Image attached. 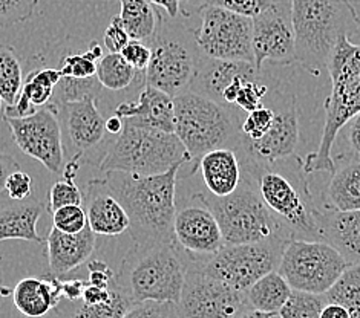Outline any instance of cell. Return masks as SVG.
<instances>
[{
    "label": "cell",
    "mask_w": 360,
    "mask_h": 318,
    "mask_svg": "<svg viewBox=\"0 0 360 318\" xmlns=\"http://www.w3.org/2000/svg\"><path fill=\"white\" fill-rule=\"evenodd\" d=\"M150 62L146 69V84L170 97L188 91L202 54L193 37L186 34L158 32L150 43Z\"/></svg>",
    "instance_id": "11"
},
{
    "label": "cell",
    "mask_w": 360,
    "mask_h": 318,
    "mask_svg": "<svg viewBox=\"0 0 360 318\" xmlns=\"http://www.w3.org/2000/svg\"><path fill=\"white\" fill-rule=\"evenodd\" d=\"M255 66L264 69L265 63L288 66L296 63V37L293 27V2H274L253 19Z\"/></svg>",
    "instance_id": "16"
},
{
    "label": "cell",
    "mask_w": 360,
    "mask_h": 318,
    "mask_svg": "<svg viewBox=\"0 0 360 318\" xmlns=\"http://www.w3.org/2000/svg\"><path fill=\"white\" fill-rule=\"evenodd\" d=\"M179 162L186 164V149L175 133L124 119L123 132L109 145L98 166L103 173L124 171L149 176L165 173Z\"/></svg>",
    "instance_id": "8"
},
{
    "label": "cell",
    "mask_w": 360,
    "mask_h": 318,
    "mask_svg": "<svg viewBox=\"0 0 360 318\" xmlns=\"http://www.w3.org/2000/svg\"><path fill=\"white\" fill-rule=\"evenodd\" d=\"M62 77H71V79H92L97 75V62L84 54H70L65 55L60 66Z\"/></svg>",
    "instance_id": "40"
},
{
    "label": "cell",
    "mask_w": 360,
    "mask_h": 318,
    "mask_svg": "<svg viewBox=\"0 0 360 318\" xmlns=\"http://www.w3.org/2000/svg\"><path fill=\"white\" fill-rule=\"evenodd\" d=\"M153 6L162 8L167 13L169 17H175L179 14V0H149Z\"/></svg>",
    "instance_id": "53"
},
{
    "label": "cell",
    "mask_w": 360,
    "mask_h": 318,
    "mask_svg": "<svg viewBox=\"0 0 360 318\" xmlns=\"http://www.w3.org/2000/svg\"><path fill=\"white\" fill-rule=\"evenodd\" d=\"M340 133H345L344 138L345 144L348 145L347 150L349 157L360 158V112L349 119L340 131Z\"/></svg>",
    "instance_id": "47"
},
{
    "label": "cell",
    "mask_w": 360,
    "mask_h": 318,
    "mask_svg": "<svg viewBox=\"0 0 360 318\" xmlns=\"http://www.w3.org/2000/svg\"><path fill=\"white\" fill-rule=\"evenodd\" d=\"M13 138L25 154L36 159L51 173H63V136L57 105H46L28 117L6 118Z\"/></svg>",
    "instance_id": "14"
},
{
    "label": "cell",
    "mask_w": 360,
    "mask_h": 318,
    "mask_svg": "<svg viewBox=\"0 0 360 318\" xmlns=\"http://www.w3.org/2000/svg\"><path fill=\"white\" fill-rule=\"evenodd\" d=\"M115 114L134 124L175 133V102L166 92L146 84L136 102H122Z\"/></svg>",
    "instance_id": "20"
},
{
    "label": "cell",
    "mask_w": 360,
    "mask_h": 318,
    "mask_svg": "<svg viewBox=\"0 0 360 318\" xmlns=\"http://www.w3.org/2000/svg\"><path fill=\"white\" fill-rule=\"evenodd\" d=\"M316 220L321 240L336 248L348 265L360 263V210L334 211L317 208Z\"/></svg>",
    "instance_id": "21"
},
{
    "label": "cell",
    "mask_w": 360,
    "mask_h": 318,
    "mask_svg": "<svg viewBox=\"0 0 360 318\" xmlns=\"http://www.w3.org/2000/svg\"><path fill=\"white\" fill-rule=\"evenodd\" d=\"M325 194V208L334 211L360 210V159H348L336 167Z\"/></svg>",
    "instance_id": "28"
},
{
    "label": "cell",
    "mask_w": 360,
    "mask_h": 318,
    "mask_svg": "<svg viewBox=\"0 0 360 318\" xmlns=\"http://www.w3.org/2000/svg\"><path fill=\"white\" fill-rule=\"evenodd\" d=\"M288 240L224 245L204 262H193L200 268L236 291L245 292L256 281L276 271Z\"/></svg>",
    "instance_id": "10"
},
{
    "label": "cell",
    "mask_w": 360,
    "mask_h": 318,
    "mask_svg": "<svg viewBox=\"0 0 360 318\" xmlns=\"http://www.w3.org/2000/svg\"><path fill=\"white\" fill-rule=\"evenodd\" d=\"M86 193L88 225L94 233L97 236H118L129 231V216L101 179H92Z\"/></svg>",
    "instance_id": "22"
},
{
    "label": "cell",
    "mask_w": 360,
    "mask_h": 318,
    "mask_svg": "<svg viewBox=\"0 0 360 318\" xmlns=\"http://www.w3.org/2000/svg\"><path fill=\"white\" fill-rule=\"evenodd\" d=\"M2 109H4V100L0 97V112H2Z\"/></svg>",
    "instance_id": "58"
},
{
    "label": "cell",
    "mask_w": 360,
    "mask_h": 318,
    "mask_svg": "<svg viewBox=\"0 0 360 318\" xmlns=\"http://www.w3.org/2000/svg\"><path fill=\"white\" fill-rule=\"evenodd\" d=\"M120 54L124 57L126 62L129 63L134 69L146 71L150 62L152 51H150V46L146 45V43L131 40Z\"/></svg>",
    "instance_id": "44"
},
{
    "label": "cell",
    "mask_w": 360,
    "mask_h": 318,
    "mask_svg": "<svg viewBox=\"0 0 360 318\" xmlns=\"http://www.w3.org/2000/svg\"><path fill=\"white\" fill-rule=\"evenodd\" d=\"M112 296V286L110 288H100L96 285H91L88 283L86 288L83 291V296H82V302L86 303V305H100V303H105Z\"/></svg>",
    "instance_id": "48"
},
{
    "label": "cell",
    "mask_w": 360,
    "mask_h": 318,
    "mask_svg": "<svg viewBox=\"0 0 360 318\" xmlns=\"http://www.w3.org/2000/svg\"><path fill=\"white\" fill-rule=\"evenodd\" d=\"M243 176L256 187L265 207L295 239L321 240L316 205L308 187L304 159L241 166Z\"/></svg>",
    "instance_id": "2"
},
{
    "label": "cell",
    "mask_w": 360,
    "mask_h": 318,
    "mask_svg": "<svg viewBox=\"0 0 360 318\" xmlns=\"http://www.w3.org/2000/svg\"><path fill=\"white\" fill-rule=\"evenodd\" d=\"M62 300V279L49 272L41 277H25L13 289L14 306L27 318H44Z\"/></svg>",
    "instance_id": "23"
},
{
    "label": "cell",
    "mask_w": 360,
    "mask_h": 318,
    "mask_svg": "<svg viewBox=\"0 0 360 318\" xmlns=\"http://www.w3.org/2000/svg\"><path fill=\"white\" fill-rule=\"evenodd\" d=\"M215 214L224 245H243L293 239L288 230L265 207L256 187L243 176L236 190L224 197L198 193Z\"/></svg>",
    "instance_id": "7"
},
{
    "label": "cell",
    "mask_w": 360,
    "mask_h": 318,
    "mask_svg": "<svg viewBox=\"0 0 360 318\" xmlns=\"http://www.w3.org/2000/svg\"><path fill=\"white\" fill-rule=\"evenodd\" d=\"M97 234L84 228L79 234H66L53 227L46 239L49 274L62 279L66 274L80 268L96 251Z\"/></svg>",
    "instance_id": "19"
},
{
    "label": "cell",
    "mask_w": 360,
    "mask_h": 318,
    "mask_svg": "<svg viewBox=\"0 0 360 318\" xmlns=\"http://www.w3.org/2000/svg\"><path fill=\"white\" fill-rule=\"evenodd\" d=\"M123 318H176V306L157 302L135 303Z\"/></svg>",
    "instance_id": "42"
},
{
    "label": "cell",
    "mask_w": 360,
    "mask_h": 318,
    "mask_svg": "<svg viewBox=\"0 0 360 318\" xmlns=\"http://www.w3.org/2000/svg\"><path fill=\"white\" fill-rule=\"evenodd\" d=\"M253 67H256L253 63L229 62V60H217L202 55L188 91L200 93V95L207 97L221 105L222 93L238 77L252 71Z\"/></svg>",
    "instance_id": "26"
},
{
    "label": "cell",
    "mask_w": 360,
    "mask_h": 318,
    "mask_svg": "<svg viewBox=\"0 0 360 318\" xmlns=\"http://www.w3.org/2000/svg\"><path fill=\"white\" fill-rule=\"evenodd\" d=\"M183 166L184 162H179L165 173L149 176L109 171L101 179L129 216V233L135 245L175 240L176 179Z\"/></svg>",
    "instance_id": "1"
},
{
    "label": "cell",
    "mask_w": 360,
    "mask_h": 318,
    "mask_svg": "<svg viewBox=\"0 0 360 318\" xmlns=\"http://www.w3.org/2000/svg\"><path fill=\"white\" fill-rule=\"evenodd\" d=\"M175 135L186 149V162H192L191 175L200 159L217 149H236L241 118L235 109L222 106L200 93L186 91L174 98Z\"/></svg>",
    "instance_id": "5"
},
{
    "label": "cell",
    "mask_w": 360,
    "mask_h": 318,
    "mask_svg": "<svg viewBox=\"0 0 360 318\" xmlns=\"http://www.w3.org/2000/svg\"><path fill=\"white\" fill-rule=\"evenodd\" d=\"M62 79V72L56 67H39V69L31 71L25 79L19 98L13 106H6L5 117H28L37 110L36 107L46 106Z\"/></svg>",
    "instance_id": "27"
},
{
    "label": "cell",
    "mask_w": 360,
    "mask_h": 318,
    "mask_svg": "<svg viewBox=\"0 0 360 318\" xmlns=\"http://www.w3.org/2000/svg\"><path fill=\"white\" fill-rule=\"evenodd\" d=\"M123 127H124V119L122 117H118L117 114L106 119V132L110 135L118 136L123 132Z\"/></svg>",
    "instance_id": "54"
},
{
    "label": "cell",
    "mask_w": 360,
    "mask_h": 318,
    "mask_svg": "<svg viewBox=\"0 0 360 318\" xmlns=\"http://www.w3.org/2000/svg\"><path fill=\"white\" fill-rule=\"evenodd\" d=\"M323 298L325 303L344 306L351 317L360 318V263L348 265Z\"/></svg>",
    "instance_id": "32"
},
{
    "label": "cell",
    "mask_w": 360,
    "mask_h": 318,
    "mask_svg": "<svg viewBox=\"0 0 360 318\" xmlns=\"http://www.w3.org/2000/svg\"><path fill=\"white\" fill-rule=\"evenodd\" d=\"M103 40H105V48L109 51V53L118 54L122 53L123 48L131 41L129 36L123 27L122 19L120 15L112 17V20L108 25V28L105 31V36H103Z\"/></svg>",
    "instance_id": "45"
},
{
    "label": "cell",
    "mask_w": 360,
    "mask_h": 318,
    "mask_svg": "<svg viewBox=\"0 0 360 318\" xmlns=\"http://www.w3.org/2000/svg\"><path fill=\"white\" fill-rule=\"evenodd\" d=\"M40 0H0V27H11L30 20Z\"/></svg>",
    "instance_id": "37"
},
{
    "label": "cell",
    "mask_w": 360,
    "mask_h": 318,
    "mask_svg": "<svg viewBox=\"0 0 360 318\" xmlns=\"http://www.w3.org/2000/svg\"><path fill=\"white\" fill-rule=\"evenodd\" d=\"M136 69L126 62L122 54L109 53L97 63V80L103 88L110 91H123L131 86L136 77Z\"/></svg>",
    "instance_id": "34"
},
{
    "label": "cell",
    "mask_w": 360,
    "mask_h": 318,
    "mask_svg": "<svg viewBox=\"0 0 360 318\" xmlns=\"http://www.w3.org/2000/svg\"><path fill=\"white\" fill-rule=\"evenodd\" d=\"M331 92L325 101V121L317 149L307 154L304 171L336 170L333 147L344 126L360 112V43H353L344 32L334 48L328 69Z\"/></svg>",
    "instance_id": "3"
},
{
    "label": "cell",
    "mask_w": 360,
    "mask_h": 318,
    "mask_svg": "<svg viewBox=\"0 0 360 318\" xmlns=\"http://www.w3.org/2000/svg\"><path fill=\"white\" fill-rule=\"evenodd\" d=\"M115 280V274L101 260H92L88 263V283L100 288H110Z\"/></svg>",
    "instance_id": "46"
},
{
    "label": "cell",
    "mask_w": 360,
    "mask_h": 318,
    "mask_svg": "<svg viewBox=\"0 0 360 318\" xmlns=\"http://www.w3.org/2000/svg\"><path fill=\"white\" fill-rule=\"evenodd\" d=\"M58 86L62 101H75L89 95L97 97L100 93V88H103L97 80V77H92V79H71V77H63Z\"/></svg>",
    "instance_id": "39"
},
{
    "label": "cell",
    "mask_w": 360,
    "mask_h": 318,
    "mask_svg": "<svg viewBox=\"0 0 360 318\" xmlns=\"http://www.w3.org/2000/svg\"><path fill=\"white\" fill-rule=\"evenodd\" d=\"M15 170H20V168H19V164H17L11 157L0 154V194H2V192H5V184H6L8 176H10Z\"/></svg>",
    "instance_id": "50"
},
{
    "label": "cell",
    "mask_w": 360,
    "mask_h": 318,
    "mask_svg": "<svg viewBox=\"0 0 360 318\" xmlns=\"http://www.w3.org/2000/svg\"><path fill=\"white\" fill-rule=\"evenodd\" d=\"M198 168L209 193L217 197L231 194L243 180L241 161L235 149H217L205 153Z\"/></svg>",
    "instance_id": "25"
},
{
    "label": "cell",
    "mask_w": 360,
    "mask_h": 318,
    "mask_svg": "<svg viewBox=\"0 0 360 318\" xmlns=\"http://www.w3.org/2000/svg\"><path fill=\"white\" fill-rule=\"evenodd\" d=\"M325 298L311 292L293 291L279 311L281 318H321Z\"/></svg>",
    "instance_id": "36"
},
{
    "label": "cell",
    "mask_w": 360,
    "mask_h": 318,
    "mask_svg": "<svg viewBox=\"0 0 360 318\" xmlns=\"http://www.w3.org/2000/svg\"><path fill=\"white\" fill-rule=\"evenodd\" d=\"M274 314H269V312H262V311H258V309H253L248 306L245 311L239 315L238 318H273Z\"/></svg>",
    "instance_id": "55"
},
{
    "label": "cell",
    "mask_w": 360,
    "mask_h": 318,
    "mask_svg": "<svg viewBox=\"0 0 360 318\" xmlns=\"http://www.w3.org/2000/svg\"><path fill=\"white\" fill-rule=\"evenodd\" d=\"M0 294H2V296L13 294V291H10V289H6V288H4V286H2V280H0Z\"/></svg>",
    "instance_id": "57"
},
{
    "label": "cell",
    "mask_w": 360,
    "mask_h": 318,
    "mask_svg": "<svg viewBox=\"0 0 360 318\" xmlns=\"http://www.w3.org/2000/svg\"><path fill=\"white\" fill-rule=\"evenodd\" d=\"M86 54L91 58L96 60V62H100V60L103 58V48H101V45H98L97 41H91L89 48L86 49Z\"/></svg>",
    "instance_id": "56"
},
{
    "label": "cell",
    "mask_w": 360,
    "mask_h": 318,
    "mask_svg": "<svg viewBox=\"0 0 360 318\" xmlns=\"http://www.w3.org/2000/svg\"><path fill=\"white\" fill-rule=\"evenodd\" d=\"M135 305L134 300L112 283V296L105 303L86 305L82 300L68 302L62 300L56 307L57 315L63 318H123Z\"/></svg>",
    "instance_id": "30"
},
{
    "label": "cell",
    "mask_w": 360,
    "mask_h": 318,
    "mask_svg": "<svg viewBox=\"0 0 360 318\" xmlns=\"http://www.w3.org/2000/svg\"><path fill=\"white\" fill-rule=\"evenodd\" d=\"M44 204L28 197L25 201H14L0 196V242L5 240H28L44 242L39 234L37 222L44 213Z\"/></svg>",
    "instance_id": "24"
},
{
    "label": "cell",
    "mask_w": 360,
    "mask_h": 318,
    "mask_svg": "<svg viewBox=\"0 0 360 318\" xmlns=\"http://www.w3.org/2000/svg\"><path fill=\"white\" fill-rule=\"evenodd\" d=\"M207 5L209 0H179V14L184 17H193L201 14Z\"/></svg>",
    "instance_id": "51"
},
{
    "label": "cell",
    "mask_w": 360,
    "mask_h": 318,
    "mask_svg": "<svg viewBox=\"0 0 360 318\" xmlns=\"http://www.w3.org/2000/svg\"><path fill=\"white\" fill-rule=\"evenodd\" d=\"M274 2V0H209L207 6H218L222 10L241 14L255 19Z\"/></svg>",
    "instance_id": "41"
},
{
    "label": "cell",
    "mask_w": 360,
    "mask_h": 318,
    "mask_svg": "<svg viewBox=\"0 0 360 318\" xmlns=\"http://www.w3.org/2000/svg\"><path fill=\"white\" fill-rule=\"evenodd\" d=\"M174 239L191 257V262L207 260L224 246L215 214L196 194L193 204L175 213Z\"/></svg>",
    "instance_id": "17"
},
{
    "label": "cell",
    "mask_w": 360,
    "mask_h": 318,
    "mask_svg": "<svg viewBox=\"0 0 360 318\" xmlns=\"http://www.w3.org/2000/svg\"><path fill=\"white\" fill-rule=\"evenodd\" d=\"M296 37V63L314 77L327 72L338 40L360 23L348 0H291Z\"/></svg>",
    "instance_id": "6"
},
{
    "label": "cell",
    "mask_w": 360,
    "mask_h": 318,
    "mask_svg": "<svg viewBox=\"0 0 360 318\" xmlns=\"http://www.w3.org/2000/svg\"><path fill=\"white\" fill-rule=\"evenodd\" d=\"M247 307L245 292L209 276L193 262L187 265L176 318H238Z\"/></svg>",
    "instance_id": "13"
},
{
    "label": "cell",
    "mask_w": 360,
    "mask_h": 318,
    "mask_svg": "<svg viewBox=\"0 0 360 318\" xmlns=\"http://www.w3.org/2000/svg\"><path fill=\"white\" fill-rule=\"evenodd\" d=\"M301 126L296 95L279 86L276 95V118L270 132L259 141H239L235 149L241 166L274 164L295 157Z\"/></svg>",
    "instance_id": "15"
},
{
    "label": "cell",
    "mask_w": 360,
    "mask_h": 318,
    "mask_svg": "<svg viewBox=\"0 0 360 318\" xmlns=\"http://www.w3.org/2000/svg\"><path fill=\"white\" fill-rule=\"evenodd\" d=\"M118 15L131 40L150 43L160 32L161 17L149 0H122Z\"/></svg>",
    "instance_id": "29"
},
{
    "label": "cell",
    "mask_w": 360,
    "mask_h": 318,
    "mask_svg": "<svg viewBox=\"0 0 360 318\" xmlns=\"http://www.w3.org/2000/svg\"><path fill=\"white\" fill-rule=\"evenodd\" d=\"M291 286L279 271H271L245 291L247 305L262 312L279 314L291 296Z\"/></svg>",
    "instance_id": "31"
},
{
    "label": "cell",
    "mask_w": 360,
    "mask_h": 318,
    "mask_svg": "<svg viewBox=\"0 0 360 318\" xmlns=\"http://www.w3.org/2000/svg\"><path fill=\"white\" fill-rule=\"evenodd\" d=\"M23 69L14 48L0 45V97L6 106H13L23 88Z\"/></svg>",
    "instance_id": "33"
},
{
    "label": "cell",
    "mask_w": 360,
    "mask_h": 318,
    "mask_svg": "<svg viewBox=\"0 0 360 318\" xmlns=\"http://www.w3.org/2000/svg\"><path fill=\"white\" fill-rule=\"evenodd\" d=\"M273 318H281V315H279V314H274V315H273Z\"/></svg>",
    "instance_id": "59"
},
{
    "label": "cell",
    "mask_w": 360,
    "mask_h": 318,
    "mask_svg": "<svg viewBox=\"0 0 360 318\" xmlns=\"http://www.w3.org/2000/svg\"><path fill=\"white\" fill-rule=\"evenodd\" d=\"M58 112L70 141L79 153L97 150L105 143L106 119L97 107V97L89 95L75 101H62Z\"/></svg>",
    "instance_id": "18"
},
{
    "label": "cell",
    "mask_w": 360,
    "mask_h": 318,
    "mask_svg": "<svg viewBox=\"0 0 360 318\" xmlns=\"http://www.w3.org/2000/svg\"><path fill=\"white\" fill-rule=\"evenodd\" d=\"M5 192L8 197L14 201H25L32 194V179L27 171L15 170L8 176L5 184Z\"/></svg>",
    "instance_id": "43"
},
{
    "label": "cell",
    "mask_w": 360,
    "mask_h": 318,
    "mask_svg": "<svg viewBox=\"0 0 360 318\" xmlns=\"http://www.w3.org/2000/svg\"><path fill=\"white\" fill-rule=\"evenodd\" d=\"M83 157L82 153H77L75 157L68 162L66 167L63 168V179L57 180L49 190V207L51 211H56L62 207H68V205H82L83 204V194L80 188L75 184V175L80 166V158Z\"/></svg>",
    "instance_id": "35"
},
{
    "label": "cell",
    "mask_w": 360,
    "mask_h": 318,
    "mask_svg": "<svg viewBox=\"0 0 360 318\" xmlns=\"http://www.w3.org/2000/svg\"><path fill=\"white\" fill-rule=\"evenodd\" d=\"M193 34L196 46L204 57L255 65L250 17L218 6H205L200 27Z\"/></svg>",
    "instance_id": "12"
},
{
    "label": "cell",
    "mask_w": 360,
    "mask_h": 318,
    "mask_svg": "<svg viewBox=\"0 0 360 318\" xmlns=\"http://www.w3.org/2000/svg\"><path fill=\"white\" fill-rule=\"evenodd\" d=\"M86 285L88 281L80 280V279L62 280L63 300H68V302H79V300H82L83 291L86 288Z\"/></svg>",
    "instance_id": "49"
},
{
    "label": "cell",
    "mask_w": 360,
    "mask_h": 318,
    "mask_svg": "<svg viewBox=\"0 0 360 318\" xmlns=\"http://www.w3.org/2000/svg\"><path fill=\"white\" fill-rule=\"evenodd\" d=\"M348 262L325 240L290 239L278 271L293 291L323 296L347 270Z\"/></svg>",
    "instance_id": "9"
},
{
    "label": "cell",
    "mask_w": 360,
    "mask_h": 318,
    "mask_svg": "<svg viewBox=\"0 0 360 318\" xmlns=\"http://www.w3.org/2000/svg\"><path fill=\"white\" fill-rule=\"evenodd\" d=\"M187 274L175 240L135 245L127 251L115 285L135 303L157 302L178 305Z\"/></svg>",
    "instance_id": "4"
},
{
    "label": "cell",
    "mask_w": 360,
    "mask_h": 318,
    "mask_svg": "<svg viewBox=\"0 0 360 318\" xmlns=\"http://www.w3.org/2000/svg\"><path fill=\"white\" fill-rule=\"evenodd\" d=\"M54 228L66 234H79L88 227L86 211L82 205H68L53 213Z\"/></svg>",
    "instance_id": "38"
},
{
    "label": "cell",
    "mask_w": 360,
    "mask_h": 318,
    "mask_svg": "<svg viewBox=\"0 0 360 318\" xmlns=\"http://www.w3.org/2000/svg\"><path fill=\"white\" fill-rule=\"evenodd\" d=\"M321 318H353L351 314L348 312V309L340 306V305H334V303H325Z\"/></svg>",
    "instance_id": "52"
}]
</instances>
